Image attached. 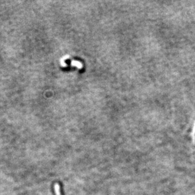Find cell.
Listing matches in <instances>:
<instances>
[{
  "label": "cell",
  "mask_w": 195,
  "mask_h": 195,
  "mask_svg": "<svg viewBox=\"0 0 195 195\" xmlns=\"http://www.w3.org/2000/svg\"><path fill=\"white\" fill-rule=\"evenodd\" d=\"M59 184V186H60V193L61 194V195H65V193L64 191V188H63V184L62 183L61 181H59L58 183Z\"/></svg>",
  "instance_id": "6da1fadb"
}]
</instances>
